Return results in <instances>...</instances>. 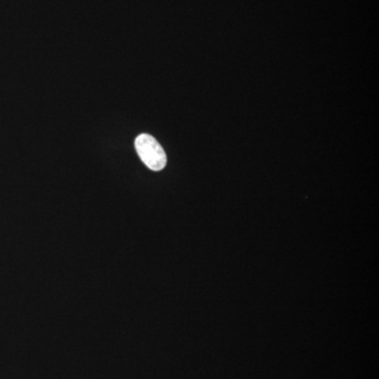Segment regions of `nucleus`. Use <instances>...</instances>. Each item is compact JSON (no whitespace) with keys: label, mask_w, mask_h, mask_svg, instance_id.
Returning a JSON list of instances; mask_svg holds the SVG:
<instances>
[{"label":"nucleus","mask_w":379,"mask_h":379,"mask_svg":"<svg viewBox=\"0 0 379 379\" xmlns=\"http://www.w3.org/2000/svg\"><path fill=\"white\" fill-rule=\"evenodd\" d=\"M135 149L141 162L152 171H162L167 166V155L153 136L140 134L135 139Z\"/></svg>","instance_id":"nucleus-1"}]
</instances>
